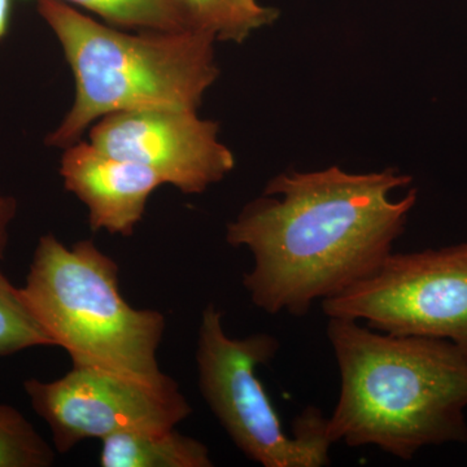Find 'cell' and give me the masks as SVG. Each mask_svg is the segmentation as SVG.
Masks as SVG:
<instances>
[{
	"label": "cell",
	"mask_w": 467,
	"mask_h": 467,
	"mask_svg": "<svg viewBox=\"0 0 467 467\" xmlns=\"http://www.w3.org/2000/svg\"><path fill=\"white\" fill-rule=\"evenodd\" d=\"M410 183L395 168L288 171L270 180L226 229V242L254 256L243 276L252 303L269 315L303 317L376 273L417 204V190L399 201L392 192Z\"/></svg>",
	"instance_id": "obj_1"
},
{
	"label": "cell",
	"mask_w": 467,
	"mask_h": 467,
	"mask_svg": "<svg viewBox=\"0 0 467 467\" xmlns=\"http://www.w3.org/2000/svg\"><path fill=\"white\" fill-rule=\"evenodd\" d=\"M340 389L331 441L409 461L432 445L467 442V352L450 340L401 337L328 318Z\"/></svg>",
	"instance_id": "obj_2"
},
{
	"label": "cell",
	"mask_w": 467,
	"mask_h": 467,
	"mask_svg": "<svg viewBox=\"0 0 467 467\" xmlns=\"http://www.w3.org/2000/svg\"><path fill=\"white\" fill-rule=\"evenodd\" d=\"M76 79L72 109L47 146L67 149L86 129L117 112L198 110L220 76L214 39L198 30L126 33L98 23L61 0H38Z\"/></svg>",
	"instance_id": "obj_3"
},
{
	"label": "cell",
	"mask_w": 467,
	"mask_h": 467,
	"mask_svg": "<svg viewBox=\"0 0 467 467\" xmlns=\"http://www.w3.org/2000/svg\"><path fill=\"white\" fill-rule=\"evenodd\" d=\"M21 292L55 347L67 350L72 367L150 384L173 380L158 361L167 318L126 303L119 265L94 242L69 248L54 234L42 235Z\"/></svg>",
	"instance_id": "obj_4"
},
{
	"label": "cell",
	"mask_w": 467,
	"mask_h": 467,
	"mask_svg": "<svg viewBox=\"0 0 467 467\" xmlns=\"http://www.w3.org/2000/svg\"><path fill=\"white\" fill-rule=\"evenodd\" d=\"M279 347L270 334L230 337L223 313L209 304L202 315L196 347L202 398L236 448L254 462L265 467L330 465L334 442L328 418L318 408H306L288 434L256 376V368L269 364Z\"/></svg>",
	"instance_id": "obj_5"
},
{
	"label": "cell",
	"mask_w": 467,
	"mask_h": 467,
	"mask_svg": "<svg viewBox=\"0 0 467 467\" xmlns=\"http://www.w3.org/2000/svg\"><path fill=\"white\" fill-rule=\"evenodd\" d=\"M328 318L367 322L401 337L450 340L467 352V242L395 254L348 290L322 303Z\"/></svg>",
	"instance_id": "obj_6"
},
{
	"label": "cell",
	"mask_w": 467,
	"mask_h": 467,
	"mask_svg": "<svg viewBox=\"0 0 467 467\" xmlns=\"http://www.w3.org/2000/svg\"><path fill=\"white\" fill-rule=\"evenodd\" d=\"M24 389L58 453L88 439L171 429L192 411L174 379L150 384L95 368L72 367L51 382L30 378Z\"/></svg>",
	"instance_id": "obj_7"
},
{
	"label": "cell",
	"mask_w": 467,
	"mask_h": 467,
	"mask_svg": "<svg viewBox=\"0 0 467 467\" xmlns=\"http://www.w3.org/2000/svg\"><path fill=\"white\" fill-rule=\"evenodd\" d=\"M220 126L198 110L143 109L112 113L90 129L88 142L115 158L156 171L187 195L207 192L235 167Z\"/></svg>",
	"instance_id": "obj_8"
},
{
	"label": "cell",
	"mask_w": 467,
	"mask_h": 467,
	"mask_svg": "<svg viewBox=\"0 0 467 467\" xmlns=\"http://www.w3.org/2000/svg\"><path fill=\"white\" fill-rule=\"evenodd\" d=\"M60 175L67 192L88 207L91 230L110 235H133L150 193L165 184L150 168L82 140L64 149Z\"/></svg>",
	"instance_id": "obj_9"
},
{
	"label": "cell",
	"mask_w": 467,
	"mask_h": 467,
	"mask_svg": "<svg viewBox=\"0 0 467 467\" xmlns=\"http://www.w3.org/2000/svg\"><path fill=\"white\" fill-rule=\"evenodd\" d=\"M103 467H211L207 445L175 430L119 432L101 441Z\"/></svg>",
	"instance_id": "obj_10"
},
{
	"label": "cell",
	"mask_w": 467,
	"mask_h": 467,
	"mask_svg": "<svg viewBox=\"0 0 467 467\" xmlns=\"http://www.w3.org/2000/svg\"><path fill=\"white\" fill-rule=\"evenodd\" d=\"M192 30L214 41L243 43L261 27L272 26L278 9L257 0H183Z\"/></svg>",
	"instance_id": "obj_11"
},
{
	"label": "cell",
	"mask_w": 467,
	"mask_h": 467,
	"mask_svg": "<svg viewBox=\"0 0 467 467\" xmlns=\"http://www.w3.org/2000/svg\"><path fill=\"white\" fill-rule=\"evenodd\" d=\"M99 15L110 26L137 32L192 30L183 0H61Z\"/></svg>",
	"instance_id": "obj_12"
},
{
	"label": "cell",
	"mask_w": 467,
	"mask_h": 467,
	"mask_svg": "<svg viewBox=\"0 0 467 467\" xmlns=\"http://www.w3.org/2000/svg\"><path fill=\"white\" fill-rule=\"evenodd\" d=\"M36 347H55L16 287L0 269V358Z\"/></svg>",
	"instance_id": "obj_13"
},
{
	"label": "cell",
	"mask_w": 467,
	"mask_h": 467,
	"mask_svg": "<svg viewBox=\"0 0 467 467\" xmlns=\"http://www.w3.org/2000/svg\"><path fill=\"white\" fill-rule=\"evenodd\" d=\"M54 462V448L26 416L0 404V467H48Z\"/></svg>",
	"instance_id": "obj_14"
},
{
	"label": "cell",
	"mask_w": 467,
	"mask_h": 467,
	"mask_svg": "<svg viewBox=\"0 0 467 467\" xmlns=\"http://www.w3.org/2000/svg\"><path fill=\"white\" fill-rule=\"evenodd\" d=\"M17 201L14 196L0 193V260L8 247L9 229L17 214Z\"/></svg>",
	"instance_id": "obj_15"
},
{
	"label": "cell",
	"mask_w": 467,
	"mask_h": 467,
	"mask_svg": "<svg viewBox=\"0 0 467 467\" xmlns=\"http://www.w3.org/2000/svg\"><path fill=\"white\" fill-rule=\"evenodd\" d=\"M11 23V0H0V39L8 33Z\"/></svg>",
	"instance_id": "obj_16"
}]
</instances>
